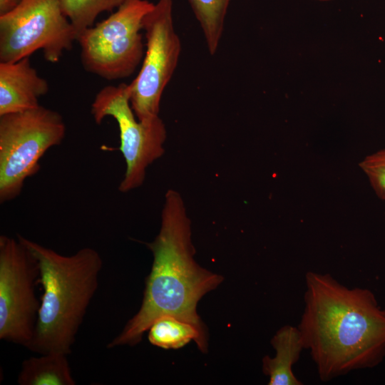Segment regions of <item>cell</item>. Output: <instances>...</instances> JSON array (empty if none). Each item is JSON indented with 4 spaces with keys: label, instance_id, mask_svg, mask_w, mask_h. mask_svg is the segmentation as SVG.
<instances>
[{
    "label": "cell",
    "instance_id": "e0dca14e",
    "mask_svg": "<svg viewBox=\"0 0 385 385\" xmlns=\"http://www.w3.org/2000/svg\"><path fill=\"white\" fill-rule=\"evenodd\" d=\"M22 0H0V16H3L17 7Z\"/></svg>",
    "mask_w": 385,
    "mask_h": 385
},
{
    "label": "cell",
    "instance_id": "7c38bea8",
    "mask_svg": "<svg viewBox=\"0 0 385 385\" xmlns=\"http://www.w3.org/2000/svg\"><path fill=\"white\" fill-rule=\"evenodd\" d=\"M19 385H75L68 355L51 352L31 356L21 366Z\"/></svg>",
    "mask_w": 385,
    "mask_h": 385
},
{
    "label": "cell",
    "instance_id": "8992f818",
    "mask_svg": "<svg viewBox=\"0 0 385 385\" xmlns=\"http://www.w3.org/2000/svg\"><path fill=\"white\" fill-rule=\"evenodd\" d=\"M91 114L97 124L108 116L118 123L119 150L126 164L118 190L126 192L140 187L148 167L165 153L167 133L163 120L159 115L138 120L131 108L126 83L103 88L91 104Z\"/></svg>",
    "mask_w": 385,
    "mask_h": 385
},
{
    "label": "cell",
    "instance_id": "277c9868",
    "mask_svg": "<svg viewBox=\"0 0 385 385\" xmlns=\"http://www.w3.org/2000/svg\"><path fill=\"white\" fill-rule=\"evenodd\" d=\"M66 124L57 111L38 106L0 115V202L16 198L26 180L40 168L39 160L61 144Z\"/></svg>",
    "mask_w": 385,
    "mask_h": 385
},
{
    "label": "cell",
    "instance_id": "9a60e30c",
    "mask_svg": "<svg viewBox=\"0 0 385 385\" xmlns=\"http://www.w3.org/2000/svg\"><path fill=\"white\" fill-rule=\"evenodd\" d=\"M124 0H59L77 35L94 25L99 14L118 9ZM78 37V36H77Z\"/></svg>",
    "mask_w": 385,
    "mask_h": 385
},
{
    "label": "cell",
    "instance_id": "ba28073f",
    "mask_svg": "<svg viewBox=\"0 0 385 385\" xmlns=\"http://www.w3.org/2000/svg\"><path fill=\"white\" fill-rule=\"evenodd\" d=\"M38 263L16 236H0V339L21 345L31 343L41 302L35 294Z\"/></svg>",
    "mask_w": 385,
    "mask_h": 385
},
{
    "label": "cell",
    "instance_id": "9c48e42d",
    "mask_svg": "<svg viewBox=\"0 0 385 385\" xmlns=\"http://www.w3.org/2000/svg\"><path fill=\"white\" fill-rule=\"evenodd\" d=\"M146 47L140 71L128 84L131 108L138 120L158 115L163 91L177 67L181 42L173 17V0H158L142 23Z\"/></svg>",
    "mask_w": 385,
    "mask_h": 385
},
{
    "label": "cell",
    "instance_id": "6da1fadb",
    "mask_svg": "<svg viewBox=\"0 0 385 385\" xmlns=\"http://www.w3.org/2000/svg\"><path fill=\"white\" fill-rule=\"evenodd\" d=\"M305 287L297 327L319 379L379 364L385 357V309L374 294L347 287L329 273L307 272Z\"/></svg>",
    "mask_w": 385,
    "mask_h": 385
},
{
    "label": "cell",
    "instance_id": "7a4b0ae2",
    "mask_svg": "<svg viewBox=\"0 0 385 385\" xmlns=\"http://www.w3.org/2000/svg\"><path fill=\"white\" fill-rule=\"evenodd\" d=\"M190 225L180 194L168 190L159 233L153 242L146 243L153 262L145 280L142 304L121 332L108 344V349L138 344L153 322L162 316L190 323L207 339L197 305L223 278L195 261Z\"/></svg>",
    "mask_w": 385,
    "mask_h": 385
},
{
    "label": "cell",
    "instance_id": "4fadbf2b",
    "mask_svg": "<svg viewBox=\"0 0 385 385\" xmlns=\"http://www.w3.org/2000/svg\"><path fill=\"white\" fill-rule=\"evenodd\" d=\"M148 340L155 346L165 349H179L191 340L202 352L207 351V340L192 324L171 316H162L150 327Z\"/></svg>",
    "mask_w": 385,
    "mask_h": 385
},
{
    "label": "cell",
    "instance_id": "3957f363",
    "mask_svg": "<svg viewBox=\"0 0 385 385\" xmlns=\"http://www.w3.org/2000/svg\"><path fill=\"white\" fill-rule=\"evenodd\" d=\"M36 258L43 294L33 340L38 354H70L88 306L98 287L103 260L93 248L63 255L18 234Z\"/></svg>",
    "mask_w": 385,
    "mask_h": 385
},
{
    "label": "cell",
    "instance_id": "52a82bcc",
    "mask_svg": "<svg viewBox=\"0 0 385 385\" xmlns=\"http://www.w3.org/2000/svg\"><path fill=\"white\" fill-rule=\"evenodd\" d=\"M77 36L59 0H22L0 16V62L16 61L41 50L48 62L56 63L72 49Z\"/></svg>",
    "mask_w": 385,
    "mask_h": 385
},
{
    "label": "cell",
    "instance_id": "30bf717a",
    "mask_svg": "<svg viewBox=\"0 0 385 385\" xmlns=\"http://www.w3.org/2000/svg\"><path fill=\"white\" fill-rule=\"evenodd\" d=\"M48 90V83L31 66L29 57L0 62V115L38 107V99Z\"/></svg>",
    "mask_w": 385,
    "mask_h": 385
},
{
    "label": "cell",
    "instance_id": "5bb4252c",
    "mask_svg": "<svg viewBox=\"0 0 385 385\" xmlns=\"http://www.w3.org/2000/svg\"><path fill=\"white\" fill-rule=\"evenodd\" d=\"M202 29L208 52L214 55L220 43L230 0H188Z\"/></svg>",
    "mask_w": 385,
    "mask_h": 385
},
{
    "label": "cell",
    "instance_id": "2e32d148",
    "mask_svg": "<svg viewBox=\"0 0 385 385\" xmlns=\"http://www.w3.org/2000/svg\"><path fill=\"white\" fill-rule=\"evenodd\" d=\"M359 166L368 177L376 195L385 200V149L366 156Z\"/></svg>",
    "mask_w": 385,
    "mask_h": 385
},
{
    "label": "cell",
    "instance_id": "5b68a950",
    "mask_svg": "<svg viewBox=\"0 0 385 385\" xmlns=\"http://www.w3.org/2000/svg\"><path fill=\"white\" fill-rule=\"evenodd\" d=\"M153 6L148 0H124L108 18L82 31L77 41L85 70L107 80L131 76L143 59L142 23Z\"/></svg>",
    "mask_w": 385,
    "mask_h": 385
},
{
    "label": "cell",
    "instance_id": "ac0fdd59",
    "mask_svg": "<svg viewBox=\"0 0 385 385\" xmlns=\"http://www.w3.org/2000/svg\"><path fill=\"white\" fill-rule=\"evenodd\" d=\"M315 1H332V0H315Z\"/></svg>",
    "mask_w": 385,
    "mask_h": 385
},
{
    "label": "cell",
    "instance_id": "8fae6325",
    "mask_svg": "<svg viewBox=\"0 0 385 385\" xmlns=\"http://www.w3.org/2000/svg\"><path fill=\"white\" fill-rule=\"evenodd\" d=\"M276 351L274 357L262 359V371L269 376V385H302L292 371V366L300 358L304 348L297 327L284 325L271 339Z\"/></svg>",
    "mask_w": 385,
    "mask_h": 385
}]
</instances>
